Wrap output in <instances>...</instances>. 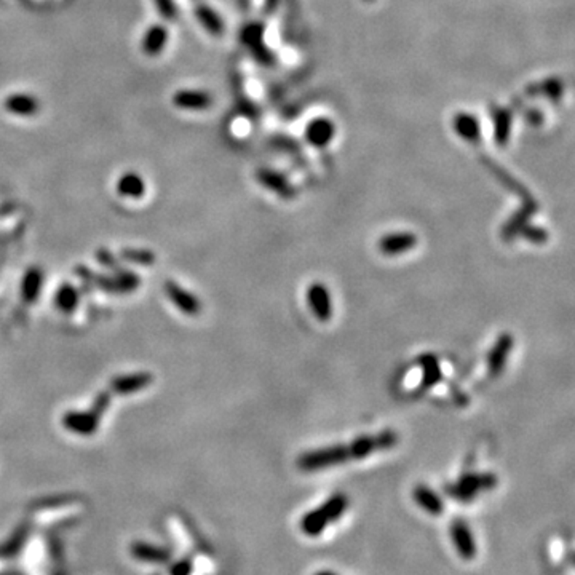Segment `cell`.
Instances as JSON below:
<instances>
[{
  "mask_svg": "<svg viewBox=\"0 0 575 575\" xmlns=\"http://www.w3.org/2000/svg\"><path fill=\"white\" fill-rule=\"evenodd\" d=\"M398 443V435L391 430L380 431L374 436H361L347 444L329 446V448L310 451V453L302 454L297 460V467L304 472H316L336 465L345 464L349 460H360L368 457V455L393 448Z\"/></svg>",
  "mask_w": 575,
  "mask_h": 575,
  "instance_id": "cell-1",
  "label": "cell"
},
{
  "mask_svg": "<svg viewBox=\"0 0 575 575\" xmlns=\"http://www.w3.org/2000/svg\"><path fill=\"white\" fill-rule=\"evenodd\" d=\"M347 508H349V497L345 494L331 495L325 503L301 518L299 528L302 534H305L307 537H316L329 526V523L337 521L347 512Z\"/></svg>",
  "mask_w": 575,
  "mask_h": 575,
  "instance_id": "cell-2",
  "label": "cell"
},
{
  "mask_svg": "<svg viewBox=\"0 0 575 575\" xmlns=\"http://www.w3.org/2000/svg\"><path fill=\"white\" fill-rule=\"evenodd\" d=\"M497 481L494 473H468L464 475L457 483L451 484L446 490L459 502H472L479 492L494 489Z\"/></svg>",
  "mask_w": 575,
  "mask_h": 575,
  "instance_id": "cell-3",
  "label": "cell"
},
{
  "mask_svg": "<svg viewBox=\"0 0 575 575\" xmlns=\"http://www.w3.org/2000/svg\"><path fill=\"white\" fill-rule=\"evenodd\" d=\"M451 539H453L455 552L464 561H473L477 558V540L465 519H454L451 524Z\"/></svg>",
  "mask_w": 575,
  "mask_h": 575,
  "instance_id": "cell-4",
  "label": "cell"
},
{
  "mask_svg": "<svg viewBox=\"0 0 575 575\" xmlns=\"http://www.w3.org/2000/svg\"><path fill=\"white\" fill-rule=\"evenodd\" d=\"M310 309L320 321H328L333 315V304H331L329 290L323 283H314L307 292Z\"/></svg>",
  "mask_w": 575,
  "mask_h": 575,
  "instance_id": "cell-5",
  "label": "cell"
},
{
  "mask_svg": "<svg viewBox=\"0 0 575 575\" xmlns=\"http://www.w3.org/2000/svg\"><path fill=\"white\" fill-rule=\"evenodd\" d=\"M513 336L510 334H502L495 342L492 350L489 351L488 356V371L492 378H497V376L502 374V371L507 365L510 351L513 350Z\"/></svg>",
  "mask_w": 575,
  "mask_h": 575,
  "instance_id": "cell-6",
  "label": "cell"
},
{
  "mask_svg": "<svg viewBox=\"0 0 575 575\" xmlns=\"http://www.w3.org/2000/svg\"><path fill=\"white\" fill-rule=\"evenodd\" d=\"M417 245V237L411 232H398V234L385 235L379 240V250L387 256L403 254L406 251H411Z\"/></svg>",
  "mask_w": 575,
  "mask_h": 575,
  "instance_id": "cell-7",
  "label": "cell"
},
{
  "mask_svg": "<svg viewBox=\"0 0 575 575\" xmlns=\"http://www.w3.org/2000/svg\"><path fill=\"white\" fill-rule=\"evenodd\" d=\"M413 499L420 508L425 510V512L431 514V517H441L444 512L443 499H441L433 489H430L428 486H425V484L415 486L413 490Z\"/></svg>",
  "mask_w": 575,
  "mask_h": 575,
  "instance_id": "cell-8",
  "label": "cell"
},
{
  "mask_svg": "<svg viewBox=\"0 0 575 575\" xmlns=\"http://www.w3.org/2000/svg\"><path fill=\"white\" fill-rule=\"evenodd\" d=\"M130 552L133 558L146 564H163L170 559V553H168L166 550L153 547V545L144 542L133 543Z\"/></svg>",
  "mask_w": 575,
  "mask_h": 575,
  "instance_id": "cell-9",
  "label": "cell"
},
{
  "mask_svg": "<svg viewBox=\"0 0 575 575\" xmlns=\"http://www.w3.org/2000/svg\"><path fill=\"white\" fill-rule=\"evenodd\" d=\"M76 505H63V507H52L50 505L48 508H43L41 512L36 513V521L37 523H42V524H54V523H59V521H64V519L67 518H72L76 517L77 512H76Z\"/></svg>",
  "mask_w": 575,
  "mask_h": 575,
  "instance_id": "cell-10",
  "label": "cell"
},
{
  "mask_svg": "<svg viewBox=\"0 0 575 575\" xmlns=\"http://www.w3.org/2000/svg\"><path fill=\"white\" fill-rule=\"evenodd\" d=\"M173 101L182 109H205L211 104V98L200 91H180L173 98Z\"/></svg>",
  "mask_w": 575,
  "mask_h": 575,
  "instance_id": "cell-11",
  "label": "cell"
},
{
  "mask_svg": "<svg viewBox=\"0 0 575 575\" xmlns=\"http://www.w3.org/2000/svg\"><path fill=\"white\" fill-rule=\"evenodd\" d=\"M7 111L18 113V116H31L37 111L36 99L29 95H12L5 101Z\"/></svg>",
  "mask_w": 575,
  "mask_h": 575,
  "instance_id": "cell-12",
  "label": "cell"
},
{
  "mask_svg": "<svg viewBox=\"0 0 575 575\" xmlns=\"http://www.w3.org/2000/svg\"><path fill=\"white\" fill-rule=\"evenodd\" d=\"M166 43V31L160 26L151 28L146 34V39H144V50L149 54H157L160 53V50Z\"/></svg>",
  "mask_w": 575,
  "mask_h": 575,
  "instance_id": "cell-13",
  "label": "cell"
},
{
  "mask_svg": "<svg viewBox=\"0 0 575 575\" xmlns=\"http://www.w3.org/2000/svg\"><path fill=\"white\" fill-rule=\"evenodd\" d=\"M307 133H309V140L312 144H315V146H325V144H328V140L334 133V130L331 128L328 122L318 120L312 123Z\"/></svg>",
  "mask_w": 575,
  "mask_h": 575,
  "instance_id": "cell-14",
  "label": "cell"
},
{
  "mask_svg": "<svg viewBox=\"0 0 575 575\" xmlns=\"http://www.w3.org/2000/svg\"><path fill=\"white\" fill-rule=\"evenodd\" d=\"M420 365H422L424 368V389H430V387H433L438 380L441 379V368L438 365V360L435 358V356H424L422 360H420Z\"/></svg>",
  "mask_w": 575,
  "mask_h": 575,
  "instance_id": "cell-15",
  "label": "cell"
},
{
  "mask_svg": "<svg viewBox=\"0 0 575 575\" xmlns=\"http://www.w3.org/2000/svg\"><path fill=\"white\" fill-rule=\"evenodd\" d=\"M118 191H120V193H123V195L140 197L144 192V184L140 176L130 173V175L123 176L122 181L118 182Z\"/></svg>",
  "mask_w": 575,
  "mask_h": 575,
  "instance_id": "cell-16",
  "label": "cell"
},
{
  "mask_svg": "<svg viewBox=\"0 0 575 575\" xmlns=\"http://www.w3.org/2000/svg\"><path fill=\"white\" fill-rule=\"evenodd\" d=\"M455 130L460 136L467 138V140H477L479 136V127L475 118L460 116L455 118Z\"/></svg>",
  "mask_w": 575,
  "mask_h": 575,
  "instance_id": "cell-17",
  "label": "cell"
},
{
  "mask_svg": "<svg viewBox=\"0 0 575 575\" xmlns=\"http://www.w3.org/2000/svg\"><path fill=\"white\" fill-rule=\"evenodd\" d=\"M197 14H198V18L202 19V23L205 24V26L210 29L211 32H221L222 31L221 19L217 18L210 8H198Z\"/></svg>",
  "mask_w": 575,
  "mask_h": 575,
  "instance_id": "cell-18",
  "label": "cell"
},
{
  "mask_svg": "<svg viewBox=\"0 0 575 575\" xmlns=\"http://www.w3.org/2000/svg\"><path fill=\"white\" fill-rule=\"evenodd\" d=\"M261 182L279 193H283V195H285V192H288V186L283 181V177H280L279 175H274V173H270V171L261 173Z\"/></svg>",
  "mask_w": 575,
  "mask_h": 575,
  "instance_id": "cell-19",
  "label": "cell"
},
{
  "mask_svg": "<svg viewBox=\"0 0 575 575\" xmlns=\"http://www.w3.org/2000/svg\"><path fill=\"white\" fill-rule=\"evenodd\" d=\"M184 523L180 521V519L175 518L170 521V530L173 534V537L177 542V545H181V547H187V545H193V539L192 537H186L184 532H182V529H184Z\"/></svg>",
  "mask_w": 575,
  "mask_h": 575,
  "instance_id": "cell-20",
  "label": "cell"
},
{
  "mask_svg": "<svg viewBox=\"0 0 575 575\" xmlns=\"http://www.w3.org/2000/svg\"><path fill=\"white\" fill-rule=\"evenodd\" d=\"M521 232H523V235H526L529 240L537 241V243L545 241L548 239L547 232H545L543 229H539V227H537V229H535V227H523Z\"/></svg>",
  "mask_w": 575,
  "mask_h": 575,
  "instance_id": "cell-21",
  "label": "cell"
},
{
  "mask_svg": "<svg viewBox=\"0 0 575 575\" xmlns=\"http://www.w3.org/2000/svg\"><path fill=\"white\" fill-rule=\"evenodd\" d=\"M191 572H192V561H189V559H181V561L176 563L170 571L171 575H191Z\"/></svg>",
  "mask_w": 575,
  "mask_h": 575,
  "instance_id": "cell-22",
  "label": "cell"
},
{
  "mask_svg": "<svg viewBox=\"0 0 575 575\" xmlns=\"http://www.w3.org/2000/svg\"><path fill=\"white\" fill-rule=\"evenodd\" d=\"M314 575H337V574L333 572V571H318V572H315Z\"/></svg>",
  "mask_w": 575,
  "mask_h": 575,
  "instance_id": "cell-23",
  "label": "cell"
},
{
  "mask_svg": "<svg viewBox=\"0 0 575 575\" xmlns=\"http://www.w3.org/2000/svg\"><path fill=\"white\" fill-rule=\"evenodd\" d=\"M2 567H3V563H2V561H0V571H2Z\"/></svg>",
  "mask_w": 575,
  "mask_h": 575,
  "instance_id": "cell-24",
  "label": "cell"
},
{
  "mask_svg": "<svg viewBox=\"0 0 575 575\" xmlns=\"http://www.w3.org/2000/svg\"><path fill=\"white\" fill-rule=\"evenodd\" d=\"M170 575H171V574H170Z\"/></svg>",
  "mask_w": 575,
  "mask_h": 575,
  "instance_id": "cell-25",
  "label": "cell"
}]
</instances>
